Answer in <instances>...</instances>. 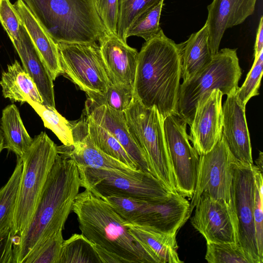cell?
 Wrapping results in <instances>:
<instances>
[{"instance_id":"6da1fadb","label":"cell","mask_w":263,"mask_h":263,"mask_svg":"<svg viewBox=\"0 0 263 263\" xmlns=\"http://www.w3.org/2000/svg\"><path fill=\"white\" fill-rule=\"evenodd\" d=\"M80 187L76 162L58 154L29 224L15 238V263H23L35 248L63 231Z\"/></svg>"},{"instance_id":"7a4b0ae2","label":"cell","mask_w":263,"mask_h":263,"mask_svg":"<svg viewBox=\"0 0 263 263\" xmlns=\"http://www.w3.org/2000/svg\"><path fill=\"white\" fill-rule=\"evenodd\" d=\"M181 74V44L167 37L161 29L145 41L138 52L134 97L146 107H155L164 119L178 115Z\"/></svg>"},{"instance_id":"3957f363","label":"cell","mask_w":263,"mask_h":263,"mask_svg":"<svg viewBox=\"0 0 263 263\" xmlns=\"http://www.w3.org/2000/svg\"><path fill=\"white\" fill-rule=\"evenodd\" d=\"M72 211L77 216L81 234L122 263H161L131 235L125 220L114 209L88 190L78 194Z\"/></svg>"},{"instance_id":"277c9868","label":"cell","mask_w":263,"mask_h":263,"mask_svg":"<svg viewBox=\"0 0 263 263\" xmlns=\"http://www.w3.org/2000/svg\"><path fill=\"white\" fill-rule=\"evenodd\" d=\"M56 43H92L107 32L94 0H23Z\"/></svg>"},{"instance_id":"5b68a950","label":"cell","mask_w":263,"mask_h":263,"mask_svg":"<svg viewBox=\"0 0 263 263\" xmlns=\"http://www.w3.org/2000/svg\"><path fill=\"white\" fill-rule=\"evenodd\" d=\"M58 154L57 145L42 132L21 158L22 171L11 230L15 238L29 224Z\"/></svg>"},{"instance_id":"8992f818","label":"cell","mask_w":263,"mask_h":263,"mask_svg":"<svg viewBox=\"0 0 263 263\" xmlns=\"http://www.w3.org/2000/svg\"><path fill=\"white\" fill-rule=\"evenodd\" d=\"M124 114L129 133L146 156L153 176L172 193H177L163 117L155 107H146L135 98Z\"/></svg>"},{"instance_id":"52a82bcc","label":"cell","mask_w":263,"mask_h":263,"mask_svg":"<svg viewBox=\"0 0 263 263\" xmlns=\"http://www.w3.org/2000/svg\"><path fill=\"white\" fill-rule=\"evenodd\" d=\"M241 76L236 49L219 50L203 69L180 84L178 116L190 125L197 102L203 94L219 89L227 96L239 88Z\"/></svg>"},{"instance_id":"ba28073f","label":"cell","mask_w":263,"mask_h":263,"mask_svg":"<svg viewBox=\"0 0 263 263\" xmlns=\"http://www.w3.org/2000/svg\"><path fill=\"white\" fill-rule=\"evenodd\" d=\"M79 171L81 186L102 199L115 196L155 202L173 193L152 174L141 170L125 172L85 168Z\"/></svg>"},{"instance_id":"9c48e42d","label":"cell","mask_w":263,"mask_h":263,"mask_svg":"<svg viewBox=\"0 0 263 263\" xmlns=\"http://www.w3.org/2000/svg\"><path fill=\"white\" fill-rule=\"evenodd\" d=\"M57 45L63 74L87 95L103 93L112 84L97 42Z\"/></svg>"},{"instance_id":"30bf717a","label":"cell","mask_w":263,"mask_h":263,"mask_svg":"<svg viewBox=\"0 0 263 263\" xmlns=\"http://www.w3.org/2000/svg\"><path fill=\"white\" fill-rule=\"evenodd\" d=\"M255 191L254 164L235 161L233 163L231 206L236 243L253 263H262L258 254L253 218Z\"/></svg>"},{"instance_id":"8fae6325","label":"cell","mask_w":263,"mask_h":263,"mask_svg":"<svg viewBox=\"0 0 263 263\" xmlns=\"http://www.w3.org/2000/svg\"><path fill=\"white\" fill-rule=\"evenodd\" d=\"M236 161L222 138L210 151L199 155L195 191L190 203V216L203 193L231 206L233 163Z\"/></svg>"},{"instance_id":"7c38bea8","label":"cell","mask_w":263,"mask_h":263,"mask_svg":"<svg viewBox=\"0 0 263 263\" xmlns=\"http://www.w3.org/2000/svg\"><path fill=\"white\" fill-rule=\"evenodd\" d=\"M186 124L178 115H170L164 119L165 139L177 192L191 199L195 191L199 155L189 142Z\"/></svg>"},{"instance_id":"4fadbf2b","label":"cell","mask_w":263,"mask_h":263,"mask_svg":"<svg viewBox=\"0 0 263 263\" xmlns=\"http://www.w3.org/2000/svg\"><path fill=\"white\" fill-rule=\"evenodd\" d=\"M223 94L214 89L198 100L190 125L189 139L199 155L210 151L222 138Z\"/></svg>"},{"instance_id":"5bb4252c","label":"cell","mask_w":263,"mask_h":263,"mask_svg":"<svg viewBox=\"0 0 263 263\" xmlns=\"http://www.w3.org/2000/svg\"><path fill=\"white\" fill-rule=\"evenodd\" d=\"M191 222L207 242H236L234 220L231 206L214 199L206 193L200 196Z\"/></svg>"},{"instance_id":"9a60e30c","label":"cell","mask_w":263,"mask_h":263,"mask_svg":"<svg viewBox=\"0 0 263 263\" xmlns=\"http://www.w3.org/2000/svg\"><path fill=\"white\" fill-rule=\"evenodd\" d=\"M237 90L227 95V99L222 105V138L237 162L251 165L253 164V162L246 118V105L239 99Z\"/></svg>"},{"instance_id":"2e32d148","label":"cell","mask_w":263,"mask_h":263,"mask_svg":"<svg viewBox=\"0 0 263 263\" xmlns=\"http://www.w3.org/2000/svg\"><path fill=\"white\" fill-rule=\"evenodd\" d=\"M256 1L213 0L208 6L205 23L208 27V42L212 55L219 51L225 31L242 23L253 14Z\"/></svg>"},{"instance_id":"e0dca14e","label":"cell","mask_w":263,"mask_h":263,"mask_svg":"<svg viewBox=\"0 0 263 263\" xmlns=\"http://www.w3.org/2000/svg\"><path fill=\"white\" fill-rule=\"evenodd\" d=\"M83 111L118 141L139 170L152 174L146 156L129 133L124 112L115 110L104 105H99L88 98Z\"/></svg>"},{"instance_id":"ac0fdd59","label":"cell","mask_w":263,"mask_h":263,"mask_svg":"<svg viewBox=\"0 0 263 263\" xmlns=\"http://www.w3.org/2000/svg\"><path fill=\"white\" fill-rule=\"evenodd\" d=\"M101 55L113 84L133 87L138 52L117 35L106 32L98 40Z\"/></svg>"},{"instance_id":"d6986e66","label":"cell","mask_w":263,"mask_h":263,"mask_svg":"<svg viewBox=\"0 0 263 263\" xmlns=\"http://www.w3.org/2000/svg\"><path fill=\"white\" fill-rule=\"evenodd\" d=\"M13 45L21 59L23 68L35 83L43 104L55 108L53 80L21 23L19 39Z\"/></svg>"},{"instance_id":"ffe728a7","label":"cell","mask_w":263,"mask_h":263,"mask_svg":"<svg viewBox=\"0 0 263 263\" xmlns=\"http://www.w3.org/2000/svg\"><path fill=\"white\" fill-rule=\"evenodd\" d=\"M13 6L21 24L27 32L53 80H55L59 75L63 74L57 43L23 0H17Z\"/></svg>"},{"instance_id":"44dd1931","label":"cell","mask_w":263,"mask_h":263,"mask_svg":"<svg viewBox=\"0 0 263 263\" xmlns=\"http://www.w3.org/2000/svg\"><path fill=\"white\" fill-rule=\"evenodd\" d=\"M131 235L151 251L161 263H181L178 256L176 234H167L153 228L124 221Z\"/></svg>"},{"instance_id":"7402d4cb","label":"cell","mask_w":263,"mask_h":263,"mask_svg":"<svg viewBox=\"0 0 263 263\" xmlns=\"http://www.w3.org/2000/svg\"><path fill=\"white\" fill-rule=\"evenodd\" d=\"M0 85L4 97L12 102L43 104L35 83L17 60L3 72Z\"/></svg>"},{"instance_id":"603a6c76","label":"cell","mask_w":263,"mask_h":263,"mask_svg":"<svg viewBox=\"0 0 263 263\" xmlns=\"http://www.w3.org/2000/svg\"><path fill=\"white\" fill-rule=\"evenodd\" d=\"M208 25L192 33L181 44L182 74L183 82L191 79L211 61L212 57L208 42Z\"/></svg>"},{"instance_id":"cb8c5ba5","label":"cell","mask_w":263,"mask_h":263,"mask_svg":"<svg viewBox=\"0 0 263 263\" xmlns=\"http://www.w3.org/2000/svg\"><path fill=\"white\" fill-rule=\"evenodd\" d=\"M1 127L3 148L22 158L31 146L33 139L27 132L19 110L14 104L8 105L3 110Z\"/></svg>"},{"instance_id":"d4e9b609","label":"cell","mask_w":263,"mask_h":263,"mask_svg":"<svg viewBox=\"0 0 263 263\" xmlns=\"http://www.w3.org/2000/svg\"><path fill=\"white\" fill-rule=\"evenodd\" d=\"M82 114L86 121L88 135L96 147L130 168L139 170L121 144L107 129L95 122L84 111Z\"/></svg>"},{"instance_id":"484cf974","label":"cell","mask_w":263,"mask_h":263,"mask_svg":"<svg viewBox=\"0 0 263 263\" xmlns=\"http://www.w3.org/2000/svg\"><path fill=\"white\" fill-rule=\"evenodd\" d=\"M22 167V159L17 157L12 175L0 189V233L12 230Z\"/></svg>"},{"instance_id":"4316f807","label":"cell","mask_w":263,"mask_h":263,"mask_svg":"<svg viewBox=\"0 0 263 263\" xmlns=\"http://www.w3.org/2000/svg\"><path fill=\"white\" fill-rule=\"evenodd\" d=\"M59 263H101L93 243L82 234H74L64 240Z\"/></svg>"},{"instance_id":"83f0119b","label":"cell","mask_w":263,"mask_h":263,"mask_svg":"<svg viewBox=\"0 0 263 263\" xmlns=\"http://www.w3.org/2000/svg\"><path fill=\"white\" fill-rule=\"evenodd\" d=\"M29 104L40 116L44 126L51 130L63 145L73 144L71 122L60 115L55 107L35 102Z\"/></svg>"},{"instance_id":"f1b7e54d","label":"cell","mask_w":263,"mask_h":263,"mask_svg":"<svg viewBox=\"0 0 263 263\" xmlns=\"http://www.w3.org/2000/svg\"><path fill=\"white\" fill-rule=\"evenodd\" d=\"M164 0L139 15L132 23L126 37L137 36L147 41L155 37L161 30L159 21Z\"/></svg>"},{"instance_id":"f546056e","label":"cell","mask_w":263,"mask_h":263,"mask_svg":"<svg viewBox=\"0 0 263 263\" xmlns=\"http://www.w3.org/2000/svg\"><path fill=\"white\" fill-rule=\"evenodd\" d=\"M87 96L99 105H104L121 112H124L129 107L135 98L133 87L113 83L103 93H93Z\"/></svg>"},{"instance_id":"4dcf8cb0","label":"cell","mask_w":263,"mask_h":263,"mask_svg":"<svg viewBox=\"0 0 263 263\" xmlns=\"http://www.w3.org/2000/svg\"><path fill=\"white\" fill-rule=\"evenodd\" d=\"M162 0H118L117 34L126 42V34L133 21Z\"/></svg>"},{"instance_id":"1f68e13d","label":"cell","mask_w":263,"mask_h":263,"mask_svg":"<svg viewBox=\"0 0 263 263\" xmlns=\"http://www.w3.org/2000/svg\"><path fill=\"white\" fill-rule=\"evenodd\" d=\"M205 259L209 263H253L236 242H207Z\"/></svg>"},{"instance_id":"d6a6232c","label":"cell","mask_w":263,"mask_h":263,"mask_svg":"<svg viewBox=\"0 0 263 263\" xmlns=\"http://www.w3.org/2000/svg\"><path fill=\"white\" fill-rule=\"evenodd\" d=\"M64 240L62 231L53 234L35 248L23 263H59Z\"/></svg>"},{"instance_id":"836d02e7","label":"cell","mask_w":263,"mask_h":263,"mask_svg":"<svg viewBox=\"0 0 263 263\" xmlns=\"http://www.w3.org/2000/svg\"><path fill=\"white\" fill-rule=\"evenodd\" d=\"M262 173L256 165H254L255 191L253 218L258 254L260 259L263 260V180Z\"/></svg>"},{"instance_id":"e575fe53","label":"cell","mask_w":263,"mask_h":263,"mask_svg":"<svg viewBox=\"0 0 263 263\" xmlns=\"http://www.w3.org/2000/svg\"><path fill=\"white\" fill-rule=\"evenodd\" d=\"M125 221L136 223L146 202L129 197L111 196L103 198Z\"/></svg>"},{"instance_id":"d590c367","label":"cell","mask_w":263,"mask_h":263,"mask_svg":"<svg viewBox=\"0 0 263 263\" xmlns=\"http://www.w3.org/2000/svg\"><path fill=\"white\" fill-rule=\"evenodd\" d=\"M263 69V50L254 58L252 67L242 85L238 88L237 94L239 99L245 105L253 97L259 95Z\"/></svg>"},{"instance_id":"8d00e7d4","label":"cell","mask_w":263,"mask_h":263,"mask_svg":"<svg viewBox=\"0 0 263 263\" xmlns=\"http://www.w3.org/2000/svg\"><path fill=\"white\" fill-rule=\"evenodd\" d=\"M0 23L12 44L19 39L21 21L10 0H0Z\"/></svg>"},{"instance_id":"74e56055","label":"cell","mask_w":263,"mask_h":263,"mask_svg":"<svg viewBox=\"0 0 263 263\" xmlns=\"http://www.w3.org/2000/svg\"><path fill=\"white\" fill-rule=\"evenodd\" d=\"M97 13L107 33L117 35L118 0H94Z\"/></svg>"},{"instance_id":"f35d334b","label":"cell","mask_w":263,"mask_h":263,"mask_svg":"<svg viewBox=\"0 0 263 263\" xmlns=\"http://www.w3.org/2000/svg\"><path fill=\"white\" fill-rule=\"evenodd\" d=\"M14 243L11 230L0 233V263H15Z\"/></svg>"},{"instance_id":"ab89813d","label":"cell","mask_w":263,"mask_h":263,"mask_svg":"<svg viewBox=\"0 0 263 263\" xmlns=\"http://www.w3.org/2000/svg\"><path fill=\"white\" fill-rule=\"evenodd\" d=\"M263 50V17L261 16L258 24L254 46V58H257Z\"/></svg>"},{"instance_id":"60d3db41","label":"cell","mask_w":263,"mask_h":263,"mask_svg":"<svg viewBox=\"0 0 263 263\" xmlns=\"http://www.w3.org/2000/svg\"><path fill=\"white\" fill-rule=\"evenodd\" d=\"M263 154L261 152H259V156L257 159L255 160L256 166L259 170L262 172V165H263Z\"/></svg>"},{"instance_id":"b9f144b4","label":"cell","mask_w":263,"mask_h":263,"mask_svg":"<svg viewBox=\"0 0 263 263\" xmlns=\"http://www.w3.org/2000/svg\"><path fill=\"white\" fill-rule=\"evenodd\" d=\"M4 141H3V136L2 130L1 129V125H0V154L2 150L4 149Z\"/></svg>"}]
</instances>
